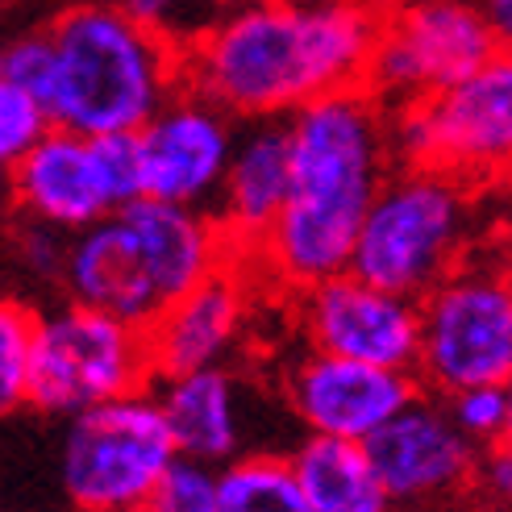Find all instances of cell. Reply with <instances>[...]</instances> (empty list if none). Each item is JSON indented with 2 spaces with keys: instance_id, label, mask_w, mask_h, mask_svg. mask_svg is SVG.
Listing matches in <instances>:
<instances>
[{
  "instance_id": "6da1fadb",
  "label": "cell",
  "mask_w": 512,
  "mask_h": 512,
  "mask_svg": "<svg viewBox=\"0 0 512 512\" xmlns=\"http://www.w3.org/2000/svg\"><path fill=\"white\" fill-rule=\"evenodd\" d=\"M379 25L371 0H242L184 50V80L238 121H288L367 88Z\"/></svg>"
},
{
  "instance_id": "7a4b0ae2",
  "label": "cell",
  "mask_w": 512,
  "mask_h": 512,
  "mask_svg": "<svg viewBox=\"0 0 512 512\" xmlns=\"http://www.w3.org/2000/svg\"><path fill=\"white\" fill-rule=\"evenodd\" d=\"M288 138V204L254 259L284 288L304 292L350 271L358 229L396 171L392 113L367 88H354L288 117Z\"/></svg>"
},
{
  "instance_id": "3957f363",
  "label": "cell",
  "mask_w": 512,
  "mask_h": 512,
  "mask_svg": "<svg viewBox=\"0 0 512 512\" xmlns=\"http://www.w3.org/2000/svg\"><path fill=\"white\" fill-rule=\"evenodd\" d=\"M55 75L42 113L84 138L138 134L184 88V50L117 0H67L46 25Z\"/></svg>"
},
{
  "instance_id": "277c9868",
  "label": "cell",
  "mask_w": 512,
  "mask_h": 512,
  "mask_svg": "<svg viewBox=\"0 0 512 512\" xmlns=\"http://www.w3.org/2000/svg\"><path fill=\"white\" fill-rule=\"evenodd\" d=\"M471 234V188L433 167L400 163L358 229L350 271L408 300L429 296L463 263Z\"/></svg>"
},
{
  "instance_id": "5b68a950",
  "label": "cell",
  "mask_w": 512,
  "mask_h": 512,
  "mask_svg": "<svg viewBox=\"0 0 512 512\" xmlns=\"http://www.w3.org/2000/svg\"><path fill=\"white\" fill-rule=\"evenodd\" d=\"M155 388L146 329L88 304L63 300L38 313L30 358V408L42 417H80L96 404Z\"/></svg>"
},
{
  "instance_id": "8992f818",
  "label": "cell",
  "mask_w": 512,
  "mask_h": 512,
  "mask_svg": "<svg viewBox=\"0 0 512 512\" xmlns=\"http://www.w3.org/2000/svg\"><path fill=\"white\" fill-rule=\"evenodd\" d=\"M175 458L163 404L142 388L63 425L59 483L75 512H138Z\"/></svg>"
},
{
  "instance_id": "52a82bcc",
  "label": "cell",
  "mask_w": 512,
  "mask_h": 512,
  "mask_svg": "<svg viewBox=\"0 0 512 512\" xmlns=\"http://www.w3.org/2000/svg\"><path fill=\"white\" fill-rule=\"evenodd\" d=\"M396 163L433 167L458 184L512 179V50L475 75L392 113Z\"/></svg>"
},
{
  "instance_id": "ba28073f",
  "label": "cell",
  "mask_w": 512,
  "mask_h": 512,
  "mask_svg": "<svg viewBox=\"0 0 512 512\" xmlns=\"http://www.w3.org/2000/svg\"><path fill=\"white\" fill-rule=\"evenodd\" d=\"M417 383L429 396L512 383V267L458 263L421 296Z\"/></svg>"
},
{
  "instance_id": "9c48e42d",
  "label": "cell",
  "mask_w": 512,
  "mask_h": 512,
  "mask_svg": "<svg viewBox=\"0 0 512 512\" xmlns=\"http://www.w3.org/2000/svg\"><path fill=\"white\" fill-rule=\"evenodd\" d=\"M496 50L475 0H392L383 5L367 92L396 113L463 84Z\"/></svg>"
},
{
  "instance_id": "30bf717a",
  "label": "cell",
  "mask_w": 512,
  "mask_h": 512,
  "mask_svg": "<svg viewBox=\"0 0 512 512\" xmlns=\"http://www.w3.org/2000/svg\"><path fill=\"white\" fill-rule=\"evenodd\" d=\"M363 446L396 508L442 512L467 504L479 446L454 425L442 396L421 392Z\"/></svg>"
},
{
  "instance_id": "8fae6325",
  "label": "cell",
  "mask_w": 512,
  "mask_h": 512,
  "mask_svg": "<svg viewBox=\"0 0 512 512\" xmlns=\"http://www.w3.org/2000/svg\"><path fill=\"white\" fill-rule=\"evenodd\" d=\"M296 317L309 350L417 375L421 300L383 292L346 271L296 292Z\"/></svg>"
},
{
  "instance_id": "7c38bea8",
  "label": "cell",
  "mask_w": 512,
  "mask_h": 512,
  "mask_svg": "<svg viewBox=\"0 0 512 512\" xmlns=\"http://www.w3.org/2000/svg\"><path fill=\"white\" fill-rule=\"evenodd\" d=\"M242 121L229 117L209 96L179 88L167 105L138 130L142 192L150 200L213 213L217 192L234 159Z\"/></svg>"
},
{
  "instance_id": "4fadbf2b",
  "label": "cell",
  "mask_w": 512,
  "mask_h": 512,
  "mask_svg": "<svg viewBox=\"0 0 512 512\" xmlns=\"http://www.w3.org/2000/svg\"><path fill=\"white\" fill-rule=\"evenodd\" d=\"M417 396V375L354 363V358L321 350H304L284 371L288 413L304 433H317V438L367 442Z\"/></svg>"
},
{
  "instance_id": "5bb4252c",
  "label": "cell",
  "mask_w": 512,
  "mask_h": 512,
  "mask_svg": "<svg viewBox=\"0 0 512 512\" xmlns=\"http://www.w3.org/2000/svg\"><path fill=\"white\" fill-rule=\"evenodd\" d=\"M13 213L42 221L63 234H84L96 221L121 209L109 171L105 138H84L71 130H50L13 167Z\"/></svg>"
},
{
  "instance_id": "9a60e30c",
  "label": "cell",
  "mask_w": 512,
  "mask_h": 512,
  "mask_svg": "<svg viewBox=\"0 0 512 512\" xmlns=\"http://www.w3.org/2000/svg\"><path fill=\"white\" fill-rule=\"evenodd\" d=\"M292 188V138L288 121H242L234 159L213 204V221L229 250L259 254L271 225L279 221Z\"/></svg>"
},
{
  "instance_id": "2e32d148",
  "label": "cell",
  "mask_w": 512,
  "mask_h": 512,
  "mask_svg": "<svg viewBox=\"0 0 512 512\" xmlns=\"http://www.w3.org/2000/svg\"><path fill=\"white\" fill-rule=\"evenodd\" d=\"M242 321H246V288L238 263H229L150 321L146 346H150V363H155V379L225 367V358L238 346Z\"/></svg>"
},
{
  "instance_id": "e0dca14e",
  "label": "cell",
  "mask_w": 512,
  "mask_h": 512,
  "mask_svg": "<svg viewBox=\"0 0 512 512\" xmlns=\"http://www.w3.org/2000/svg\"><path fill=\"white\" fill-rule=\"evenodd\" d=\"M155 396L163 404L179 458L221 471L238 463L242 454H250L242 383L229 367H204V371L155 379Z\"/></svg>"
},
{
  "instance_id": "ac0fdd59",
  "label": "cell",
  "mask_w": 512,
  "mask_h": 512,
  "mask_svg": "<svg viewBox=\"0 0 512 512\" xmlns=\"http://www.w3.org/2000/svg\"><path fill=\"white\" fill-rule=\"evenodd\" d=\"M288 463L313 512H400L363 442L304 433Z\"/></svg>"
},
{
  "instance_id": "d6986e66",
  "label": "cell",
  "mask_w": 512,
  "mask_h": 512,
  "mask_svg": "<svg viewBox=\"0 0 512 512\" xmlns=\"http://www.w3.org/2000/svg\"><path fill=\"white\" fill-rule=\"evenodd\" d=\"M217 512H313L292 475L288 454L250 450L221 467Z\"/></svg>"
},
{
  "instance_id": "ffe728a7",
  "label": "cell",
  "mask_w": 512,
  "mask_h": 512,
  "mask_svg": "<svg viewBox=\"0 0 512 512\" xmlns=\"http://www.w3.org/2000/svg\"><path fill=\"white\" fill-rule=\"evenodd\" d=\"M38 313L17 296H0V421L30 408V358Z\"/></svg>"
},
{
  "instance_id": "44dd1931",
  "label": "cell",
  "mask_w": 512,
  "mask_h": 512,
  "mask_svg": "<svg viewBox=\"0 0 512 512\" xmlns=\"http://www.w3.org/2000/svg\"><path fill=\"white\" fill-rule=\"evenodd\" d=\"M117 5L125 13H134L142 25H150L155 34H163L167 42H175L179 50H188L221 17L234 13L242 0H117Z\"/></svg>"
},
{
  "instance_id": "7402d4cb",
  "label": "cell",
  "mask_w": 512,
  "mask_h": 512,
  "mask_svg": "<svg viewBox=\"0 0 512 512\" xmlns=\"http://www.w3.org/2000/svg\"><path fill=\"white\" fill-rule=\"evenodd\" d=\"M454 425L483 450L508 442L512 429V383H479V388H463L454 396H442Z\"/></svg>"
},
{
  "instance_id": "603a6c76",
  "label": "cell",
  "mask_w": 512,
  "mask_h": 512,
  "mask_svg": "<svg viewBox=\"0 0 512 512\" xmlns=\"http://www.w3.org/2000/svg\"><path fill=\"white\" fill-rule=\"evenodd\" d=\"M221 471L192 463V458H175L171 471L155 483V492L142 500L138 512H217Z\"/></svg>"
},
{
  "instance_id": "cb8c5ba5",
  "label": "cell",
  "mask_w": 512,
  "mask_h": 512,
  "mask_svg": "<svg viewBox=\"0 0 512 512\" xmlns=\"http://www.w3.org/2000/svg\"><path fill=\"white\" fill-rule=\"evenodd\" d=\"M9 250H13V263L30 275L34 284H59L63 288L71 234H63V229H50L42 221H30V217H17Z\"/></svg>"
},
{
  "instance_id": "d4e9b609",
  "label": "cell",
  "mask_w": 512,
  "mask_h": 512,
  "mask_svg": "<svg viewBox=\"0 0 512 512\" xmlns=\"http://www.w3.org/2000/svg\"><path fill=\"white\" fill-rule=\"evenodd\" d=\"M50 75H55V50H50V38H46L42 25L21 30V34H13L5 42V67H0V80H9L30 100H38V109L46 100Z\"/></svg>"
},
{
  "instance_id": "484cf974",
  "label": "cell",
  "mask_w": 512,
  "mask_h": 512,
  "mask_svg": "<svg viewBox=\"0 0 512 512\" xmlns=\"http://www.w3.org/2000/svg\"><path fill=\"white\" fill-rule=\"evenodd\" d=\"M46 130L50 121L38 109V100H30L9 80H0V167H17Z\"/></svg>"
},
{
  "instance_id": "4316f807",
  "label": "cell",
  "mask_w": 512,
  "mask_h": 512,
  "mask_svg": "<svg viewBox=\"0 0 512 512\" xmlns=\"http://www.w3.org/2000/svg\"><path fill=\"white\" fill-rule=\"evenodd\" d=\"M467 508H475V512H512V442H496V446L479 450Z\"/></svg>"
},
{
  "instance_id": "83f0119b",
  "label": "cell",
  "mask_w": 512,
  "mask_h": 512,
  "mask_svg": "<svg viewBox=\"0 0 512 512\" xmlns=\"http://www.w3.org/2000/svg\"><path fill=\"white\" fill-rule=\"evenodd\" d=\"M500 50H512V0H475Z\"/></svg>"
},
{
  "instance_id": "f1b7e54d",
  "label": "cell",
  "mask_w": 512,
  "mask_h": 512,
  "mask_svg": "<svg viewBox=\"0 0 512 512\" xmlns=\"http://www.w3.org/2000/svg\"><path fill=\"white\" fill-rule=\"evenodd\" d=\"M13 196V167H0V204H9Z\"/></svg>"
},
{
  "instance_id": "f546056e",
  "label": "cell",
  "mask_w": 512,
  "mask_h": 512,
  "mask_svg": "<svg viewBox=\"0 0 512 512\" xmlns=\"http://www.w3.org/2000/svg\"><path fill=\"white\" fill-rule=\"evenodd\" d=\"M9 9H13V0H0V17H5Z\"/></svg>"
},
{
  "instance_id": "4dcf8cb0",
  "label": "cell",
  "mask_w": 512,
  "mask_h": 512,
  "mask_svg": "<svg viewBox=\"0 0 512 512\" xmlns=\"http://www.w3.org/2000/svg\"><path fill=\"white\" fill-rule=\"evenodd\" d=\"M0 67H5V42H0Z\"/></svg>"
},
{
  "instance_id": "1f68e13d",
  "label": "cell",
  "mask_w": 512,
  "mask_h": 512,
  "mask_svg": "<svg viewBox=\"0 0 512 512\" xmlns=\"http://www.w3.org/2000/svg\"><path fill=\"white\" fill-rule=\"evenodd\" d=\"M508 442H512V429H508Z\"/></svg>"
}]
</instances>
